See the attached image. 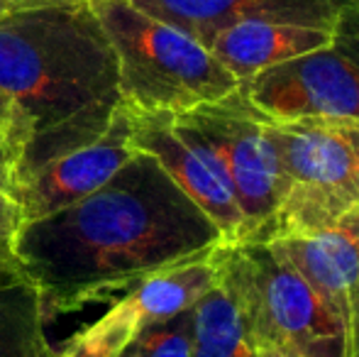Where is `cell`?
I'll use <instances>...</instances> for the list:
<instances>
[{"instance_id":"d4e9b609","label":"cell","mask_w":359,"mask_h":357,"mask_svg":"<svg viewBox=\"0 0 359 357\" xmlns=\"http://www.w3.org/2000/svg\"><path fill=\"white\" fill-rule=\"evenodd\" d=\"M0 140H3V137H0Z\"/></svg>"},{"instance_id":"30bf717a","label":"cell","mask_w":359,"mask_h":357,"mask_svg":"<svg viewBox=\"0 0 359 357\" xmlns=\"http://www.w3.org/2000/svg\"><path fill=\"white\" fill-rule=\"evenodd\" d=\"M130 3L159 22L181 29L203 47L213 42L217 32L245 20L335 29L347 13L359 8V0H130Z\"/></svg>"},{"instance_id":"44dd1931","label":"cell","mask_w":359,"mask_h":357,"mask_svg":"<svg viewBox=\"0 0 359 357\" xmlns=\"http://www.w3.org/2000/svg\"><path fill=\"white\" fill-rule=\"evenodd\" d=\"M337 128H340L342 137L347 140V144H350L352 154H355V164H357V177H359V123H340V120H335Z\"/></svg>"},{"instance_id":"cb8c5ba5","label":"cell","mask_w":359,"mask_h":357,"mask_svg":"<svg viewBox=\"0 0 359 357\" xmlns=\"http://www.w3.org/2000/svg\"><path fill=\"white\" fill-rule=\"evenodd\" d=\"M8 130H10V103L3 95V90H0V137L3 140L8 135Z\"/></svg>"},{"instance_id":"4fadbf2b","label":"cell","mask_w":359,"mask_h":357,"mask_svg":"<svg viewBox=\"0 0 359 357\" xmlns=\"http://www.w3.org/2000/svg\"><path fill=\"white\" fill-rule=\"evenodd\" d=\"M215 284L217 267L213 252H208L144 276L110 309L137 333L147 323L174 318L194 309L201 296L208 294Z\"/></svg>"},{"instance_id":"ac0fdd59","label":"cell","mask_w":359,"mask_h":357,"mask_svg":"<svg viewBox=\"0 0 359 357\" xmlns=\"http://www.w3.org/2000/svg\"><path fill=\"white\" fill-rule=\"evenodd\" d=\"M54 357H118V353L86 328L64 345L62 353H54Z\"/></svg>"},{"instance_id":"9c48e42d","label":"cell","mask_w":359,"mask_h":357,"mask_svg":"<svg viewBox=\"0 0 359 357\" xmlns=\"http://www.w3.org/2000/svg\"><path fill=\"white\" fill-rule=\"evenodd\" d=\"M130 144L161 164L179 189L217 225L225 243H245L247 223L230 186L222 181L203 152L176 135L174 113H147L130 108Z\"/></svg>"},{"instance_id":"52a82bcc","label":"cell","mask_w":359,"mask_h":357,"mask_svg":"<svg viewBox=\"0 0 359 357\" xmlns=\"http://www.w3.org/2000/svg\"><path fill=\"white\" fill-rule=\"evenodd\" d=\"M240 86L274 120L359 123V8L337 22L327 44L264 69Z\"/></svg>"},{"instance_id":"9a60e30c","label":"cell","mask_w":359,"mask_h":357,"mask_svg":"<svg viewBox=\"0 0 359 357\" xmlns=\"http://www.w3.org/2000/svg\"><path fill=\"white\" fill-rule=\"evenodd\" d=\"M191 357H259L240 309L220 281L194 306Z\"/></svg>"},{"instance_id":"e0dca14e","label":"cell","mask_w":359,"mask_h":357,"mask_svg":"<svg viewBox=\"0 0 359 357\" xmlns=\"http://www.w3.org/2000/svg\"><path fill=\"white\" fill-rule=\"evenodd\" d=\"M22 228V210L13 194H0V264L15 262V243Z\"/></svg>"},{"instance_id":"7c38bea8","label":"cell","mask_w":359,"mask_h":357,"mask_svg":"<svg viewBox=\"0 0 359 357\" xmlns=\"http://www.w3.org/2000/svg\"><path fill=\"white\" fill-rule=\"evenodd\" d=\"M332 32L335 29L308 27V25L245 20L217 32L208 49L242 83L264 69L291 62L301 54L323 47L332 39Z\"/></svg>"},{"instance_id":"7402d4cb","label":"cell","mask_w":359,"mask_h":357,"mask_svg":"<svg viewBox=\"0 0 359 357\" xmlns=\"http://www.w3.org/2000/svg\"><path fill=\"white\" fill-rule=\"evenodd\" d=\"M47 3H62V0H0V20L18 13V10H27L34 8V5H47Z\"/></svg>"},{"instance_id":"277c9868","label":"cell","mask_w":359,"mask_h":357,"mask_svg":"<svg viewBox=\"0 0 359 357\" xmlns=\"http://www.w3.org/2000/svg\"><path fill=\"white\" fill-rule=\"evenodd\" d=\"M262 113L245 88L174 115V130L217 169L247 223V240H264L284 196V172Z\"/></svg>"},{"instance_id":"ba28073f","label":"cell","mask_w":359,"mask_h":357,"mask_svg":"<svg viewBox=\"0 0 359 357\" xmlns=\"http://www.w3.org/2000/svg\"><path fill=\"white\" fill-rule=\"evenodd\" d=\"M133 154L130 108L120 103L108 130L95 142L62 154L29 177L15 181L13 196L22 210V225L83 201L86 196L98 191Z\"/></svg>"},{"instance_id":"2e32d148","label":"cell","mask_w":359,"mask_h":357,"mask_svg":"<svg viewBox=\"0 0 359 357\" xmlns=\"http://www.w3.org/2000/svg\"><path fill=\"white\" fill-rule=\"evenodd\" d=\"M191 335H194V309L174 318L142 325L118 357H191Z\"/></svg>"},{"instance_id":"d6986e66","label":"cell","mask_w":359,"mask_h":357,"mask_svg":"<svg viewBox=\"0 0 359 357\" xmlns=\"http://www.w3.org/2000/svg\"><path fill=\"white\" fill-rule=\"evenodd\" d=\"M342 357H359V284L350 291V306L342 330Z\"/></svg>"},{"instance_id":"6da1fadb","label":"cell","mask_w":359,"mask_h":357,"mask_svg":"<svg viewBox=\"0 0 359 357\" xmlns=\"http://www.w3.org/2000/svg\"><path fill=\"white\" fill-rule=\"evenodd\" d=\"M217 225L147 152L98 191L20 228L15 257L37 286L44 316L130 291L144 276L213 252Z\"/></svg>"},{"instance_id":"8fae6325","label":"cell","mask_w":359,"mask_h":357,"mask_svg":"<svg viewBox=\"0 0 359 357\" xmlns=\"http://www.w3.org/2000/svg\"><path fill=\"white\" fill-rule=\"evenodd\" d=\"M269 245L345 321L350 291L359 284V206L327 228L274 238Z\"/></svg>"},{"instance_id":"5b68a950","label":"cell","mask_w":359,"mask_h":357,"mask_svg":"<svg viewBox=\"0 0 359 357\" xmlns=\"http://www.w3.org/2000/svg\"><path fill=\"white\" fill-rule=\"evenodd\" d=\"M213 260L217 281L237 304L257 348L288 345L303 353L345 330V321L269 243H220Z\"/></svg>"},{"instance_id":"3957f363","label":"cell","mask_w":359,"mask_h":357,"mask_svg":"<svg viewBox=\"0 0 359 357\" xmlns=\"http://www.w3.org/2000/svg\"><path fill=\"white\" fill-rule=\"evenodd\" d=\"M90 8L115 49L120 98L130 108L176 115L240 88L208 47L130 0H90Z\"/></svg>"},{"instance_id":"ffe728a7","label":"cell","mask_w":359,"mask_h":357,"mask_svg":"<svg viewBox=\"0 0 359 357\" xmlns=\"http://www.w3.org/2000/svg\"><path fill=\"white\" fill-rule=\"evenodd\" d=\"M15 189V157L5 140H0V194H13Z\"/></svg>"},{"instance_id":"7a4b0ae2","label":"cell","mask_w":359,"mask_h":357,"mask_svg":"<svg viewBox=\"0 0 359 357\" xmlns=\"http://www.w3.org/2000/svg\"><path fill=\"white\" fill-rule=\"evenodd\" d=\"M5 144L15 181L108 130L120 98L118 57L90 0L34 5L0 20Z\"/></svg>"},{"instance_id":"5bb4252c","label":"cell","mask_w":359,"mask_h":357,"mask_svg":"<svg viewBox=\"0 0 359 357\" xmlns=\"http://www.w3.org/2000/svg\"><path fill=\"white\" fill-rule=\"evenodd\" d=\"M44 321L42 296L18 260L0 264V357H54Z\"/></svg>"},{"instance_id":"8992f818","label":"cell","mask_w":359,"mask_h":357,"mask_svg":"<svg viewBox=\"0 0 359 357\" xmlns=\"http://www.w3.org/2000/svg\"><path fill=\"white\" fill-rule=\"evenodd\" d=\"M284 172V196L262 243L337 223L359 206L355 154L335 120H269Z\"/></svg>"},{"instance_id":"603a6c76","label":"cell","mask_w":359,"mask_h":357,"mask_svg":"<svg viewBox=\"0 0 359 357\" xmlns=\"http://www.w3.org/2000/svg\"><path fill=\"white\" fill-rule=\"evenodd\" d=\"M259 357H303L298 350L288 348V345H264L259 348Z\"/></svg>"}]
</instances>
